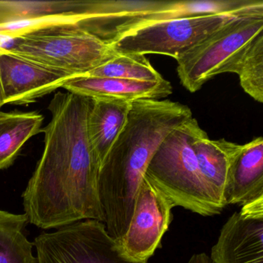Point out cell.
Here are the masks:
<instances>
[{"label": "cell", "mask_w": 263, "mask_h": 263, "mask_svg": "<svg viewBox=\"0 0 263 263\" xmlns=\"http://www.w3.org/2000/svg\"><path fill=\"white\" fill-rule=\"evenodd\" d=\"M132 102L92 99L87 118V135L100 168L125 125Z\"/></svg>", "instance_id": "obj_14"}, {"label": "cell", "mask_w": 263, "mask_h": 263, "mask_svg": "<svg viewBox=\"0 0 263 263\" xmlns=\"http://www.w3.org/2000/svg\"><path fill=\"white\" fill-rule=\"evenodd\" d=\"M27 222L25 214L0 210V263H37L33 244L23 232Z\"/></svg>", "instance_id": "obj_18"}, {"label": "cell", "mask_w": 263, "mask_h": 263, "mask_svg": "<svg viewBox=\"0 0 263 263\" xmlns=\"http://www.w3.org/2000/svg\"><path fill=\"white\" fill-rule=\"evenodd\" d=\"M92 99L58 92L49 104L51 121L44 134V150L23 193L29 222L43 229L77 221L104 222L98 194L100 165L87 135Z\"/></svg>", "instance_id": "obj_1"}, {"label": "cell", "mask_w": 263, "mask_h": 263, "mask_svg": "<svg viewBox=\"0 0 263 263\" xmlns=\"http://www.w3.org/2000/svg\"><path fill=\"white\" fill-rule=\"evenodd\" d=\"M224 73H236L244 91L255 101L263 102V32L229 61Z\"/></svg>", "instance_id": "obj_17"}, {"label": "cell", "mask_w": 263, "mask_h": 263, "mask_svg": "<svg viewBox=\"0 0 263 263\" xmlns=\"http://www.w3.org/2000/svg\"><path fill=\"white\" fill-rule=\"evenodd\" d=\"M187 263H211L210 257L204 252L194 254Z\"/></svg>", "instance_id": "obj_20"}, {"label": "cell", "mask_w": 263, "mask_h": 263, "mask_svg": "<svg viewBox=\"0 0 263 263\" xmlns=\"http://www.w3.org/2000/svg\"><path fill=\"white\" fill-rule=\"evenodd\" d=\"M70 93L90 99L160 100L172 95V86L163 78L158 81H138L119 78H100L88 74L75 77L63 85Z\"/></svg>", "instance_id": "obj_11"}, {"label": "cell", "mask_w": 263, "mask_h": 263, "mask_svg": "<svg viewBox=\"0 0 263 263\" xmlns=\"http://www.w3.org/2000/svg\"><path fill=\"white\" fill-rule=\"evenodd\" d=\"M211 263H263V212L241 209L220 231Z\"/></svg>", "instance_id": "obj_10"}, {"label": "cell", "mask_w": 263, "mask_h": 263, "mask_svg": "<svg viewBox=\"0 0 263 263\" xmlns=\"http://www.w3.org/2000/svg\"><path fill=\"white\" fill-rule=\"evenodd\" d=\"M96 0H0V26L50 18H73L81 27L95 18Z\"/></svg>", "instance_id": "obj_13"}, {"label": "cell", "mask_w": 263, "mask_h": 263, "mask_svg": "<svg viewBox=\"0 0 263 263\" xmlns=\"http://www.w3.org/2000/svg\"><path fill=\"white\" fill-rule=\"evenodd\" d=\"M0 77L5 104L28 105L78 76L10 53L0 46Z\"/></svg>", "instance_id": "obj_9"}, {"label": "cell", "mask_w": 263, "mask_h": 263, "mask_svg": "<svg viewBox=\"0 0 263 263\" xmlns=\"http://www.w3.org/2000/svg\"><path fill=\"white\" fill-rule=\"evenodd\" d=\"M37 263H147L127 255L104 222L88 219L35 238Z\"/></svg>", "instance_id": "obj_7"}, {"label": "cell", "mask_w": 263, "mask_h": 263, "mask_svg": "<svg viewBox=\"0 0 263 263\" xmlns=\"http://www.w3.org/2000/svg\"><path fill=\"white\" fill-rule=\"evenodd\" d=\"M44 120L35 111H0V170L12 165L26 142L41 133Z\"/></svg>", "instance_id": "obj_16"}, {"label": "cell", "mask_w": 263, "mask_h": 263, "mask_svg": "<svg viewBox=\"0 0 263 263\" xmlns=\"http://www.w3.org/2000/svg\"><path fill=\"white\" fill-rule=\"evenodd\" d=\"M5 48L77 76L87 74L117 55L108 44L80 25L34 30L13 40Z\"/></svg>", "instance_id": "obj_4"}, {"label": "cell", "mask_w": 263, "mask_h": 263, "mask_svg": "<svg viewBox=\"0 0 263 263\" xmlns=\"http://www.w3.org/2000/svg\"><path fill=\"white\" fill-rule=\"evenodd\" d=\"M258 12H263V3L237 11L158 21L123 33L109 45L117 54H161L177 60L234 20Z\"/></svg>", "instance_id": "obj_5"}, {"label": "cell", "mask_w": 263, "mask_h": 263, "mask_svg": "<svg viewBox=\"0 0 263 263\" xmlns=\"http://www.w3.org/2000/svg\"><path fill=\"white\" fill-rule=\"evenodd\" d=\"M263 198V138L242 145L229 171L223 199L228 204L241 205Z\"/></svg>", "instance_id": "obj_12"}, {"label": "cell", "mask_w": 263, "mask_h": 263, "mask_svg": "<svg viewBox=\"0 0 263 263\" xmlns=\"http://www.w3.org/2000/svg\"><path fill=\"white\" fill-rule=\"evenodd\" d=\"M87 74L138 81H158L163 79L145 56L136 54H117Z\"/></svg>", "instance_id": "obj_19"}, {"label": "cell", "mask_w": 263, "mask_h": 263, "mask_svg": "<svg viewBox=\"0 0 263 263\" xmlns=\"http://www.w3.org/2000/svg\"><path fill=\"white\" fill-rule=\"evenodd\" d=\"M191 118L167 135L154 154L144 178L173 203L202 216L219 215L226 207L200 170L193 144L203 132Z\"/></svg>", "instance_id": "obj_3"}, {"label": "cell", "mask_w": 263, "mask_h": 263, "mask_svg": "<svg viewBox=\"0 0 263 263\" xmlns=\"http://www.w3.org/2000/svg\"><path fill=\"white\" fill-rule=\"evenodd\" d=\"M192 147L203 176L223 199L229 171L242 145L224 139L211 140L203 130Z\"/></svg>", "instance_id": "obj_15"}, {"label": "cell", "mask_w": 263, "mask_h": 263, "mask_svg": "<svg viewBox=\"0 0 263 263\" xmlns=\"http://www.w3.org/2000/svg\"><path fill=\"white\" fill-rule=\"evenodd\" d=\"M5 98H4V89H3L2 81L0 77V109L3 106L5 105Z\"/></svg>", "instance_id": "obj_21"}, {"label": "cell", "mask_w": 263, "mask_h": 263, "mask_svg": "<svg viewBox=\"0 0 263 263\" xmlns=\"http://www.w3.org/2000/svg\"><path fill=\"white\" fill-rule=\"evenodd\" d=\"M174 207L172 201L144 177L128 229L118 243L123 250L135 259L147 261L170 226Z\"/></svg>", "instance_id": "obj_8"}, {"label": "cell", "mask_w": 263, "mask_h": 263, "mask_svg": "<svg viewBox=\"0 0 263 263\" xmlns=\"http://www.w3.org/2000/svg\"><path fill=\"white\" fill-rule=\"evenodd\" d=\"M263 32V12L234 20L184 52L178 59V78L191 93L223 73L229 61L257 35Z\"/></svg>", "instance_id": "obj_6"}, {"label": "cell", "mask_w": 263, "mask_h": 263, "mask_svg": "<svg viewBox=\"0 0 263 263\" xmlns=\"http://www.w3.org/2000/svg\"><path fill=\"white\" fill-rule=\"evenodd\" d=\"M192 118L191 109L179 102L132 101L125 125L98 175L106 230L117 242L128 229L140 185L154 154L169 133Z\"/></svg>", "instance_id": "obj_2"}]
</instances>
